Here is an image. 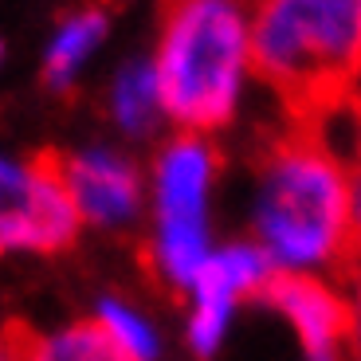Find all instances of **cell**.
Masks as SVG:
<instances>
[{"mask_svg": "<svg viewBox=\"0 0 361 361\" xmlns=\"http://www.w3.org/2000/svg\"><path fill=\"white\" fill-rule=\"evenodd\" d=\"M0 63H4V44H0Z\"/></svg>", "mask_w": 361, "mask_h": 361, "instance_id": "cell-17", "label": "cell"}, {"mask_svg": "<svg viewBox=\"0 0 361 361\" xmlns=\"http://www.w3.org/2000/svg\"><path fill=\"white\" fill-rule=\"evenodd\" d=\"M275 267L252 240H228L216 244L200 275L192 279L189 314H185V342L200 361L216 357L220 345L232 334V322L244 307V298H263Z\"/></svg>", "mask_w": 361, "mask_h": 361, "instance_id": "cell-6", "label": "cell"}, {"mask_svg": "<svg viewBox=\"0 0 361 361\" xmlns=\"http://www.w3.org/2000/svg\"><path fill=\"white\" fill-rule=\"evenodd\" d=\"M252 67L267 82L322 99L361 71V0H267L252 12Z\"/></svg>", "mask_w": 361, "mask_h": 361, "instance_id": "cell-3", "label": "cell"}, {"mask_svg": "<svg viewBox=\"0 0 361 361\" xmlns=\"http://www.w3.org/2000/svg\"><path fill=\"white\" fill-rule=\"evenodd\" d=\"M252 240L275 275L326 279L353 259L357 232L350 220V169L314 137L279 142L263 157L247 204Z\"/></svg>", "mask_w": 361, "mask_h": 361, "instance_id": "cell-1", "label": "cell"}, {"mask_svg": "<svg viewBox=\"0 0 361 361\" xmlns=\"http://www.w3.org/2000/svg\"><path fill=\"white\" fill-rule=\"evenodd\" d=\"M220 157L208 137L173 134L145 173V212H149V263L173 290H189L208 263L212 240V197H216Z\"/></svg>", "mask_w": 361, "mask_h": 361, "instance_id": "cell-4", "label": "cell"}, {"mask_svg": "<svg viewBox=\"0 0 361 361\" xmlns=\"http://www.w3.org/2000/svg\"><path fill=\"white\" fill-rule=\"evenodd\" d=\"M110 39V12L102 8H79L67 12L55 32L47 36L44 47V82L51 90H67L82 79L94 59H99L102 44Z\"/></svg>", "mask_w": 361, "mask_h": 361, "instance_id": "cell-10", "label": "cell"}, {"mask_svg": "<svg viewBox=\"0 0 361 361\" xmlns=\"http://www.w3.org/2000/svg\"><path fill=\"white\" fill-rule=\"evenodd\" d=\"M0 361H20V345H12L8 338H0Z\"/></svg>", "mask_w": 361, "mask_h": 361, "instance_id": "cell-15", "label": "cell"}, {"mask_svg": "<svg viewBox=\"0 0 361 361\" xmlns=\"http://www.w3.org/2000/svg\"><path fill=\"white\" fill-rule=\"evenodd\" d=\"M75 216L51 161L0 149V255H51L79 240Z\"/></svg>", "mask_w": 361, "mask_h": 361, "instance_id": "cell-5", "label": "cell"}, {"mask_svg": "<svg viewBox=\"0 0 361 361\" xmlns=\"http://www.w3.org/2000/svg\"><path fill=\"white\" fill-rule=\"evenodd\" d=\"M298 342L302 361H353L350 353V295L318 275H275L263 290Z\"/></svg>", "mask_w": 361, "mask_h": 361, "instance_id": "cell-8", "label": "cell"}, {"mask_svg": "<svg viewBox=\"0 0 361 361\" xmlns=\"http://www.w3.org/2000/svg\"><path fill=\"white\" fill-rule=\"evenodd\" d=\"M350 353H353V361H361V275L350 295Z\"/></svg>", "mask_w": 361, "mask_h": 361, "instance_id": "cell-13", "label": "cell"}, {"mask_svg": "<svg viewBox=\"0 0 361 361\" xmlns=\"http://www.w3.org/2000/svg\"><path fill=\"white\" fill-rule=\"evenodd\" d=\"M51 169L82 228L126 232L145 216V173L126 149L87 142L51 157Z\"/></svg>", "mask_w": 361, "mask_h": 361, "instance_id": "cell-7", "label": "cell"}, {"mask_svg": "<svg viewBox=\"0 0 361 361\" xmlns=\"http://www.w3.org/2000/svg\"><path fill=\"white\" fill-rule=\"evenodd\" d=\"M106 114L126 142H149L154 134H161L169 118H165L161 79L149 55H134L114 67L106 82Z\"/></svg>", "mask_w": 361, "mask_h": 361, "instance_id": "cell-9", "label": "cell"}, {"mask_svg": "<svg viewBox=\"0 0 361 361\" xmlns=\"http://www.w3.org/2000/svg\"><path fill=\"white\" fill-rule=\"evenodd\" d=\"M353 259L361 263V235H357V247H353ZM357 275H361V271H357Z\"/></svg>", "mask_w": 361, "mask_h": 361, "instance_id": "cell-16", "label": "cell"}, {"mask_svg": "<svg viewBox=\"0 0 361 361\" xmlns=\"http://www.w3.org/2000/svg\"><path fill=\"white\" fill-rule=\"evenodd\" d=\"M165 118L177 134L208 137L244 106L252 82V12L232 0H185L161 20L154 47Z\"/></svg>", "mask_w": 361, "mask_h": 361, "instance_id": "cell-2", "label": "cell"}, {"mask_svg": "<svg viewBox=\"0 0 361 361\" xmlns=\"http://www.w3.org/2000/svg\"><path fill=\"white\" fill-rule=\"evenodd\" d=\"M350 220H353V232L361 235V165L350 169Z\"/></svg>", "mask_w": 361, "mask_h": 361, "instance_id": "cell-14", "label": "cell"}, {"mask_svg": "<svg viewBox=\"0 0 361 361\" xmlns=\"http://www.w3.org/2000/svg\"><path fill=\"white\" fill-rule=\"evenodd\" d=\"M20 361H126L106 342L99 326L90 322H67L47 334L20 345Z\"/></svg>", "mask_w": 361, "mask_h": 361, "instance_id": "cell-12", "label": "cell"}, {"mask_svg": "<svg viewBox=\"0 0 361 361\" xmlns=\"http://www.w3.org/2000/svg\"><path fill=\"white\" fill-rule=\"evenodd\" d=\"M90 322L99 326L106 342L114 345L126 361H161L165 357V334L154 318L145 314L137 302L122 295H102L94 302V318Z\"/></svg>", "mask_w": 361, "mask_h": 361, "instance_id": "cell-11", "label": "cell"}]
</instances>
